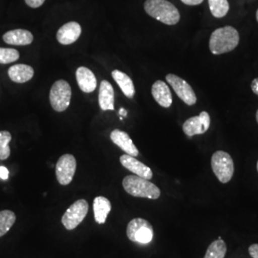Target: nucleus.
Masks as SVG:
<instances>
[{
  "instance_id": "obj_8",
  "label": "nucleus",
  "mask_w": 258,
  "mask_h": 258,
  "mask_svg": "<svg viewBox=\"0 0 258 258\" xmlns=\"http://www.w3.org/2000/svg\"><path fill=\"white\" fill-rule=\"evenodd\" d=\"M77 168L76 158L71 154L60 157L55 165V176L57 182L62 185L70 184L74 178Z\"/></svg>"
},
{
  "instance_id": "obj_22",
  "label": "nucleus",
  "mask_w": 258,
  "mask_h": 258,
  "mask_svg": "<svg viewBox=\"0 0 258 258\" xmlns=\"http://www.w3.org/2000/svg\"><path fill=\"white\" fill-rule=\"evenodd\" d=\"M209 7L214 18L222 19L228 14L230 4L228 0H209Z\"/></svg>"
},
{
  "instance_id": "obj_5",
  "label": "nucleus",
  "mask_w": 258,
  "mask_h": 258,
  "mask_svg": "<svg viewBox=\"0 0 258 258\" xmlns=\"http://www.w3.org/2000/svg\"><path fill=\"white\" fill-rule=\"evenodd\" d=\"M212 171L221 183H229L234 172L232 158L229 153L223 150L216 151L212 157Z\"/></svg>"
},
{
  "instance_id": "obj_16",
  "label": "nucleus",
  "mask_w": 258,
  "mask_h": 258,
  "mask_svg": "<svg viewBox=\"0 0 258 258\" xmlns=\"http://www.w3.org/2000/svg\"><path fill=\"white\" fill-rule=\"evenodd\" d=\"M151 93H152L154 100L161 106H163L165 108H168L171 106L172 95H171L169 87L167 86V84L165 82L156 81L152 85Z\"/></svg>"
},
{
  "instance_id": "obj_4",
  "label": "nucleus",
  "mask_w": 258,
  "mask_h": 258,
  "mask_svg": "<svg viewBox=\"0 0 258 258\" xmlns=\"http://www.w3.org/2000/svg\"><path fill=\"white\" fill-rule=\"evenodd\" d=\"M126 235L132 242L141 245L149 244L154 236L152 225L144 218H135L129 222L126 228Z\"/></svg>"
},
{
  "instance_id": "obj_29",
  "label": "nucleus",
  "mask_w": 258,
  "mask_h": 258,
  "mask_svg": "<svg viewBox=\"0 0 258 258\" xmlns=\"http://www.w3.org/2000/svg\"><path fill=\"white\" fill-rule=\"evenodd\" d=\"M185 5H189V6H195V5H199L203 2L204 0H181Z\"/></svg>"
},
{
  "instance_id": "obj_26",
  "label": "nucleus",
  "mask_w": 258,
  "mask_h": 258,
  "mask_svg": "<svg viewBox=\"0 0 258 258\" xmlns=\"http://www.w3.org/2000/svg\"><path fill=\"white\" fill-rule=\"evenodd\" d=\"M44 2H45V0H25V3L27 4L28 6L31 8H34V9L42 6Z\"/></svg>"
},
{
  "instance_id": "obj_18",
  "label": "nucleus",
  "mask_w": 258,
  "mask_h": 258,
  "mask_svg": "<svg viewBox=\"0 0 258 258\" xmlns=\"http://www.w3.org/2000/svg\"><path fill=\"white\" fill-rule=\"evenodd\" d=\"M111 203L110 201L103 196H98L94 199L93 202V210H94V216H95V220L102 225L106 222L107 216L111 212Z\"/></svg>"
},
{
  "instance_id": "obj_9",
  "label": "nucleus",
  "mask_w": 258,
  "mask_h": 258,
  "mask_svg": "<svg viewBox=\"0 0 258 258\" xmlns=\"http://www.w3.org/2000/svg\"><path fill=\"white\" fill-rule=\"evenodd\" d=\"M166 82L169 83L170 86L173 88L176 95L185 104L194 105L196 103L197 98H196V95L194 93V89L184 80L174 74L166 75Z\"/></svg>"
},
{
  "instance_id": "obj_1",
  "label": "nucleus",
  "mask_w": 258,
  "mask_h": 258,
  "mask_svg": "<svg viewBox=\"0 0 258 258\" xmlns=\"http://www.w3.org/2000/svg\"><path fill=\"white\" fill-rule=\"evenodd\" d=\"M239 43V34L231 26L216 29L210 38V50L213 55H222L235 49Z\"/></svg>"
},
{
  "instance_id": "obj_15",
  "label": "nucleus",
  "mask_w": 258,
  "mask_h": 258,
  "mask_svg": "<svg viewBox=\"0 0 258 258\" xmlns=\"http://www.w3.org/2000/svg\"><path fill=\"white\" fill-rule=\"evenodd\" d=\"M3 40L7 44L18 45V46H25L33 42L34 36L33 34L23 29H16L12 30L3 35Z\"/></svg>"
},
{
  "instance_id": "obj_3",
  "label": "nucleus",
  "mask_w": 258,
  "mask_h": 258,
  "mask_svg": "<svg viewBox=\"0 0 258 258\" xmlns=\"http://www.w3.org/2000/svg\"><path fill=\"white\" fill-rule=\"evenodd\" d=\"M122 186L127 194L134 197L156 200L161 195V190L156 184L135 174L124 177Z\"/></svg>"
},
{
  "instance_id": "obj_12",
  "label": "nucleus",
  "mask_w": 258,
  "mask_h": 258,
  "mask_svg": "<svg viewBox=\"0 0 258 258\" xmlns=\"http://www.w3.org/2000/svg\"><path fill=\"white\" fill-rule=\"evenodd\" d=\"M82 35V27L78 22L71 21L59 28L56 33V39L60 44L69 45L76 42Z\"/></svg>"
},
{
  "instance_id": "obj_10",
  "label": "nucleus",
  "mask_w": 258,
  "mask_h": 258,
  "mask_svg": "<svg viewBox=\"0 0 258 258\" xmlns=\"http://www.w3.org/2000/svg\"><path fill=\"white\" fill-rule=\"evenodd\" d=\"M211 126V117L208 112L202 111L199 116H194L185 120L183 124L184 134L191 138L195 135H201Z\"/></svg>"
},
{
  "instance_id": "obj_31",
  "label": "nucleus",
  "mask_w": 258,
  "mask_h": 258,
  "mask_svg": "<svg viewBox=\"0 0 258 258\" xmlns=\"http://www.w3.org/2000/svg\"><path fill=\"white\" fill-rule=\"evenodd\" d=\"M120 115L121 116V118H122V116H126L127 113H126V111L124 110L123 108H120Z\"/></svg>"
},
{
  "instance_id": "obj_21",
  "label": "nucleus",
  "mask_w": 258,
  "mask_h": 258,
  "mask_svg": "<svg viewBox=\"0 0 258 258\" xmlns=\"http://www.w3.org/2000/svg\"><path fill=\"white\" fill-rule=\"evenodd\" d=\"M227 253V245L222 238L211 243L204 258H225Z\"/></svg>"
},
{
  "instance_id": "obj_28",
  "label": "nucleus",
  "mask_w": 258,
  "mask_h": 258,
  "mask_svg": "<svg viewBox=\"0 0 258 258\" xmlns=\"http://www.w3.org/2000/svg\"><path fill=\"white\" fill-rule=\"evenodd\" d=\"M9 178V170L5 166H0V179L7 180Z\"/></svg>"
},
{
  "instance_id": "obj_34",
  "label": "nucleus",
  "mask_w": 258,
  "mask_h": 258,
  "mask_svg": "<svg viewBox=\"0 0 258 258\" xmlns=\"http://www.w3.org/2000/svg\"><path fill=\"white\" fill-rule=\"evenodd\" d=\"M256 168H257V171H258V162H257V165H256Z\"/></svg>"
},
{
  "instance_id": "obj_33",
  "label": "nucleus",
  "mask_w": 258,
  "mask_h": 258,
  "mask_svg": "<svg viewBox=\"0 0 258 258\" xmlns=\"http://www.w3.org/2000/svg\"><path fill=\"white\" fill-rule=\"evenodd\" d=\"M256 120H257L258 122V110L256 111Z\"/></svg>"
},
{
  "instance_id": "obj_24",
  "label": "nucleus",
  "mask_w": 258,
  "mask_h": 258,
  "mask_svg": "<svg viewBox=\"0 0 258 258\" xmlns=\"http://www.w3.org/2000/svg\"><path fill=\"white\" fill-rule=\"evenodd\" d=\"M12 141V135L9 131H0V160H6L11 154L10 142Z\"/></svg>"
},
{
  "instance_id": "obj_19",
  "label": "nucleus",
  "mask_w": 258,
  "mask_h": 258,
  "mask_svg": "<svg viewBox=\"0 0 258 258\" xmlns=\"http://www.w3.org/2000/svg\"><path fill=\"white\" fill-rule=\"evenodd\" d=\"M99 104L102 110H114V89L107 81H102L100 85Z\"/></svg>"
},
{
  "instance_id": "obj_6",
  "label": "nucleus",
  "mask_w": 258,
  "mask_h": 258,
  "mask_svg": "<svg viewBox=\"0 0 258 258\" xmlns=\"http://www.w3.org/2000/svg\"><path fill=\"white\" fill-rule=\"evenodd\" d=\"M72 90L70 84L63 80L56 81L50 90L49 99L54 110L63 112L66 110L71 102Z\"/></svg>"
},
{
  "instance_id": "obj_11",
  "label": "nucleus",
  "mask_w": 258,
  "mask_h": 258,
  "mask_svg": "<svg viewBox=\"0 0 258 258\" xmlns=\"http://www.w3.org/2000/svg\"><path fill=\"white\" fill-rule=\"evenodd\" d=\"M120 162L123 167L128 169L129 171L133 172L135 175L142 177L147 180H150L153 177L152 170L148 166H146L145 164H143L142 162L137 160L136 157L124 154L120 156Z\"/></svg>"
},
{
  "instance_id": "obj_23",
  "label": "nucleus",
  "mask_w": 258,
  "mask_h": 258,
  "mask_svg": "<svg viewBox=\"0 0 258 258\" xmlns=\"http://www.w3.org/2000/svg\"><path fill=\"white\" fill-rule=\"evenodd\" d=\"M16 220L17 216L15 212L8 210L0 212V237L5 235L11 230Z\"/></svg>"
},
{
  "instance_id": "obj_27",
  "label": "nucleus",
  "mask_w": 258,
  "mask_h": 258,
  "mask_svg": "<svg viewBox=\"0 0 258 258\" xmlns=\"http://www.w3.org/2000/svg\"><path fill=\"white\" fill-rule=\"evenodd\" d=\"M249 253L252 258H258V244H252L249 247Z\"/></svg>"
},
{
  "instance_id": "obj_13",
  "label": "nucleus",
  "mask_w": 258,
  "mask_h": 258,
  "mask_svg": "<svg viewBox=\"0 0 258 258\" xmlns=\"http://www.w3.org/2000/svg\"><path fill=\"white\" fill-rule=\"evenodd\" d=\"M111 141L130 156L137 157L139 155L138 148L134 145L133 141L128 134L119 129H114L110 134Z\"/></svg>"
},
{
  "instance_id": "obj_7",
  "label": "nucleus",
  "mask_w": 258,
  "mask_h": 258,
  "mask_svg": "<svg viewBox=\"0 0 258 258\" xmlns=\"http://www.w3.org/2000/svg\"><path fill=\"white\" fill-rule=\"evenodd\" d=\"M88 210L89 205L84 199H80L71 205L61 218V223L65 229L68 231L75 230L83 221L88 213Z\"/></svg>"
},
{
  "instance_id": "obj_2",
  "label": "nucleus",
  "mask_w": 258,
  "mask_h": 258,
  "mask_svg": "<svg viewBox=\"0 0 258 258\" xmlns=\"http://www.w3.org/2000/svg\"><path fill=\"white\" fill-rule=\"evenodd\" d=\"M144 7L148 16L166 25H175L180 21L179 11L167 0H147Z\"/></svg>"
},
{
  "instance_id": "obj_17",
  "label": "nucleus",
  "mask_w": 258,
  "mask_h": 258,
  "mask_svg": "<svg viewBox=\"0 0 258 258\" xmlns=\"http://www.w3.org/2000/svg\"><path fill=\"white\" fill-rule=\"evenodd\" d=\"M34 69L27 64L13 65L8 71L11 81L17 83H27L34 77Z\"/></svg>"
},
{
  "instance_id": "obj_25",
  "label": "nucleus",
  "mask_w": 258,
  "mask_h": 258,
  "mask_svg": "<svg viewBox=\"0 0 258 258\" xmlns=\"http://www.w3.org/2000/svg\"><path fill=\"white\" fill-rule=\"evenodd\" d=\"M19 58V53L18 50L0 47V64L12 63L17 61Z\"/></svg>"
},
{
  "instance_id": "obj_20",
  "label": "nucleus",
  "mask_w": 258,
  "mask_h": 258,
  "mask_svg": "<svg viewBox=\"0 0 258 258\" xmlns=\"http://www.w3.org/2000/svg\"><path fill=\"white\" fill-rule=\"evenodd\" d=\"M112 77L114 81L120 86L122 93L129 99H132L135 95V87L129 76L119 70H114L112 72Z\"/></svg>"
},
{
  "instance_id": "obj_30",
  "label": "nucleus",
  "mask_w": 258,
  "mask_h": 258,
  "mask_svg": "<svg viewBox=\"0 0 258 258\" xmlns=\"http://www.w3.org/2000/svg\"><path fill=\"white\" fill-rule=\"evenodd\" d=\"M250 88H251L252 92L254 93V94H256L258 96V78L254 79V80L252 81V83L250 84Z\"/></svg>"
},
{
  "instance_id": "obj_32",
  "label": "nucleus",
  "mask_w": 258,
  "mask_h": 258,
  "mask_svg": "<svg viewBox=\"0 0 258 258\" xmlns=\"http://www.w3.org/2000/svg\"><path fill=\"white\" fill-rule=\"evenodd\" d=\"M256 20H257L258 22V10L256 11Z\"/></svg>"
},
{
  "instance_id": "obj_14",
  "label": "nucleus",
  "mask_w": 258,
  "mask_h": 258,
  "mask_svg": "<svg viewBox=\"0 0 258 258\" xmlns=\"http://www.w3.org/2000/svg\"><path fill=\"white\" fill-rule=\"evenodd\" d=\"M76 79L79 87L84 93H92L97 88V79L90 69L81 66L77 69Z\"/></svg>"
}]
</instances>
